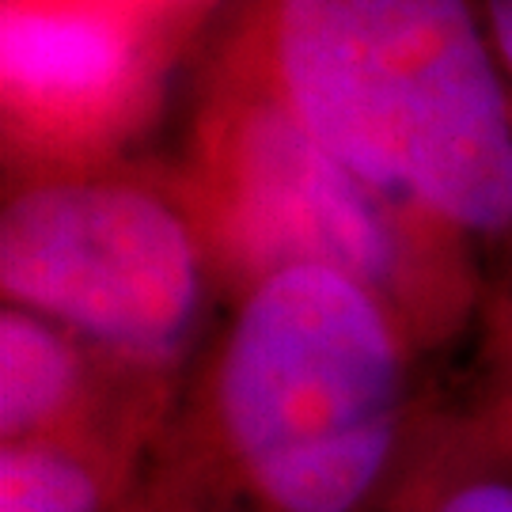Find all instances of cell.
I'll return each mask as SVG.
<instances>
[{
  "mask_svg": "<svg viewBox=\"0 0 512 512\" xmlns=\"http://www.w3.org/2000/svg\"><path fill=\"white\" fill-rule=\"evenodd\" d=\"M129 456L99 440L4 444L0 512H110Z\"/></svg>",
  "mask_w": 512,
  "mask_h": 512,
  "instance_id": "8992f818",
  "label": "cell"
},
{
  "mask_svg": "<svg viewBox=\"0 0 512 512\" xmlns=\"http://www.w3.org/2000/svg\"><path fill=\"white\" fill-rule=\"evenodd\" d=\"M220 50L384 194L467 247L512 239V92L482 0H247Z\"/></svg>",
  "mask_w": 512,
  "mask_h": 512,
  "instance_id": "6da1fadb",
  "label": "cell"
},
{
  "mask_svg": "<svg viewBox=\"0 0 512 512\" xmlns=\"http://www.w3.org/2000/svg\"><path fill=\"white\" fill-rule=\"evenodd\" d=\"M126 12L148 23L156 35H164L175 50L183 46V38L205 19V12L217 4V0H118Z\"/></svg>",
  "mask_w": 512,
  "mask_h": 512,
  "instance_id": "ba28073f",
  "label": "cell"
},
{
  "mask_svg": "<svg viewBox=\"0 0 512 512\" xmlns=\"http://www.w3.org/2000/svg\"><path fill=\"white\" fill-rule=\"evenodd\" d=\"M414 346L353 277H262L205 361L198 459L255 512H368L410 456Z\"/></svg>",
  "mask_w": 512,
  "mask_h": 512,
  "instance_id": "7a4b0ae2",
  "label": "cell"
},
{
  "mask_svg": "<svg viewBox=\"0 0 512 512\" xmlns=\"http://www.w3.org/2000/svg\"><path fill=\"white\" fill-rule=\"evenodd\" d=\"M505 342H509V353H512V281H509V293H505Z\"/></svg>",
  "mask_w": 512,
  "mask_h": 512,
  "instance_id": "30bf717a",
  "label": "cell"
},
{
  "mask_svg": "<svg viewBox=\"0 0 512 512\" xmlns=\"http://www.w3.org/2000/svg\"><path fill=\"white\" fill-rule=\"evenodd\" d=\"M175 46L118 0H4L0 99L16 171L118 160L152 122Z\"/></svg>",
  "mask_w": 512,
  "mask_h": 512,
  "instance_id": "5b68a950",
  "label": "cell"
},
{
  "mask_svg": "<svg viewBox=\"0 0 512 512\" xmlns=\"http://www.w3.org/2000/svg\"><path fill=\"white\" fill-rule=\"evenodd\" d=\"M482 19H486L494 54L501 61V73H505L512 92V0H482Z\"/></svg>",
  "mask_w": 512,
  "mask_h": 512,
  "instance_id": "9c48e42d",
  "label": "cell"
},
{
  "mask_svg": "<svg viewBox=\"0 0 512 512\" xmlns=\"http://www.w3.org/2000/svg\"><path fill=\"white\" fill-rule=\"evenodd\" d=\"M171 179L224 293L315 266L384 300L418 346L475 304V247L334 156L243 61L220 50Z\"/></svg>",
  "mask_w": 512,
  "mask_h": 512,
  "instance_id": "3957f363",
  "label": "cell"
},
{
  "mask_svg": "<svg viewBox=\"0 0 512 512\" xmlns=\"http://www.w3.org/2000/svg\"><path fill=\"white\" fill-rule=\"evenodd\" d=\"M4 304L35 311L141 380L183 365L220 289L198 220L167 175L118 160L8 171Z\"/></svg>",
  "mask_w": 512,
  "mask_h": 512,
  "instance_id": "277c9868",
  "label": "cell"
},
{
  "mask_svg": "<svg viewBox=\"0 0 512 512\" xmlns=\"http://www.w3.org/2000/svg\"><path fill=\"white\" fill-rule=\"evenodd\" d=\"M406 512H512V425H471L433 440Z\"/></svg>",
  "mask_w": 512,
  "mask_h": 512,
  "instance_id": "52a82bcc",
  "label": "cell"
}]
</instances>
